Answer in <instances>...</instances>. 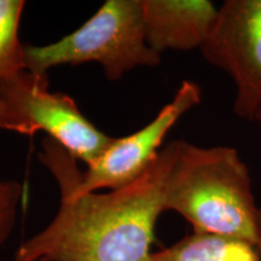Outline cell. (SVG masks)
Instances as JSON below:
<instances>
[{
  "mask_svg": "<svg viewBox=\"0 0 261 261\" xmlns=\"http://www.w3.org/2000/svg\"><path fill=\"white\" fill-rule=\"evenodd\" d=\"M175 156V140L140 177L108 192L71 196L46 227L21 244L23 261H148L155 226L165 212V189Z\"/></svg>",
  "mask_w": 261,
  "mask_h": 261,
  "instance_id": "cell-1",
  "label": "cell"
},
{
  "mask_svg": "<svg viewBox=\"0 0 261 261\" xmlns=\"http://www.w3.org/2000/svg\"><path fill=\"white\" fill-rule=\"evenodd\" d=\"M165 210L180 214L194 232L234 238L256 247L260 208L249 169L230 146L204 148L175 140Z\"/></svg>",
  "mask_w": 261,
  "mask_h": 261,
  "instance_id": "cell-2",
  "label": "cell"
},
{
  "mask_svg": "<svg viewBox=\"0 0 261 261\" xmlns=\"http://www.w3.org/2000/svg\"><path fill=\"white\" fill-rule=\"evenodd\" d=\"M25 69L38 75L58 65L98 63L110 81L137 67H155L161 56L146 42L140 0H107L92 17L56 42L25 45Z\"/></svg>",
  "mask_w": 261,
  "mask_h": 261,
  "instance_id": "cell-3",
  "label": "cell"
},
{
  "mask_svg": "<svg viewBox=\"0 0 261 261\" xmlns=\"http://www.w3.org/2000/svg\"><path fill=\"white\" fill-rule=\"evenodd\" d=\"M201 100L200 86L192 81H182L173 99L148 125L127 137L114 138L106 151L84 172L77 167V160L48 137L41 143L39 161L56 179L61 192L79 196L102 189L119 190L146 171L172 127Z\"/></svg>",
  "mask_w": 261,
  "mask_h": 261,
  "instance_id": "cell-4",
  "label": "cell"
},
{
  "mask_svg": "<svg viewBox=\"0 0 261 261\" xmlns=\"http://www.w3.org/2000/svg\"><path fill=\"white\" fill-rule=\"evenodd\" d=\"M4 130L33 136L42 130L77 161L90 166L114 138L98 129L73 98L48 90L47 75L24 69L0 83Z\"/></svg>",
  "mask_w": 261,
  "mask_h": 261,
  "instance_id": "cell-5",
  "label": "cell"
},
{
  "mask_svg": "<svg viewBox=\"0 0 261 261\" xmlns=\"http://www.w3.org/2000/svg\"><path fill=\"white\" fill-rule=\"evenodd\" d=\"M200 50L233 80L234 114L255 121L261 109V0L225 2Z\"/></svg>",
  "mask_w": 261,
  "mask_h": 261,
  "instance_id": "cell-6",
  "label": "cell"
},
{
  "mask_svg": "<svg viewBox=\"0 0 261 261\" xmlns=\"http://www.w3.org/2000/svg\"><path fill=\"white\" fill-rule=\"evenodd\" d=\"M146 42L161 56L167 50L201 48L219 9L207 0H140Z\"/></svg>",
  "mask_w": 261,
  "mask_h": 261,
  "instance_id": "cell-7",
  "label": "cell"
},
{
  "mask_svg": "<svg viewBox=\"0 0 261 261\" xmlns=\"http://www.w3.org/2000/svg\"><path fill=\"white\" fill-rule=\"evenodd\" d=\"M256 247L244 241L194 232L151 253L148 261H261Z\"/></svg>",
  "mask_w": 261,
  "mask_h": 261,
  "instance_id": "cell-8",
  "label": "cell"
},
{
  "mask_svg": "<svg viewBox=\"0 0 261 261\" xmlns=\"http://www.w3.org/2000/svg\"><path fill=\"white\" fill-rule=\"evenodd\" d=\"M23 0H0V83L25 69V54L19 40Z\"/></svg>",
  "mask_w": 261,
  "mask_h": 261,
  "instance_id": "cell-9",
  "label": "cell"
},
{
  "mask_svg": "<svg viewBox=\"0 0 261 261\" xmlns=\"http://www.w3.org/2000/svg\"><path fill=\"white\" fill-rule=\"evenodd\" d=\"M23 195L21 182L0 177V246L14 231L19 202Z\"/></svg>",
  "mask_w": 261,
  "mask_h": 261,
  "instance_id": "cell-10",
  "label": "cell"
},
{
  "mask_svg": "<svg viewBox=\"0 0 261 261\" xmlns=\"http://www.w3.org/2000/svg\"><path fill=\"white\" fill-rule=\"evenodd\" d=\"M256 249L261 254V208L259 211V218H257V240H256Z\"/></svg>",
  "mask_w": 261,
  "mask_h": 261,
  "instance_id": "cell-11",
  "label": "cell"
},
{
  "mask_svg": "<svg viewBox=\"0 0 261 261\" xmlns=\"http://www.w3.org/2000/svg\"><path fill=\"white\" fill-rule=\"evenodd\" d=\"M4 129V106L0 100V130Z\"/></svg>",
  "mask_w": 261,
  "mask_h": 261,
  "instance_id": "cell-12",
  "label": "cell"
},
{
  "mask_svg": "<svg viewBox=\"0 0 261 261\" xmlns=\"http://www.w3.org/2000/svg\"><path fill=\"white\" fill-rule=\"evenodd\" d=\"M255 121H256V122H259V123H261V109H260L259 112H257V114H256V116H255Z\"/></svg>",
  "mask_w": 261,
  "mask_h": 261,
  "instance_id": "cell-13",
  "label": "cell"
},
{
  "mask_svg": "<svg viewBox=\"0 0 261 261\" xmlns=\"http://www.w3.org/2000/svg\"><path fill=\"white\" fill-rule=\"evenodd\" d=\"M10 261H23V260H21V259H18V257H14V259H12V260H10Z\"/></svg>",
  "mask_w": 261,
  "mask_h": 261,
  "instance_id": "cell-14",
  "label": "cell"
}]
</instances>
